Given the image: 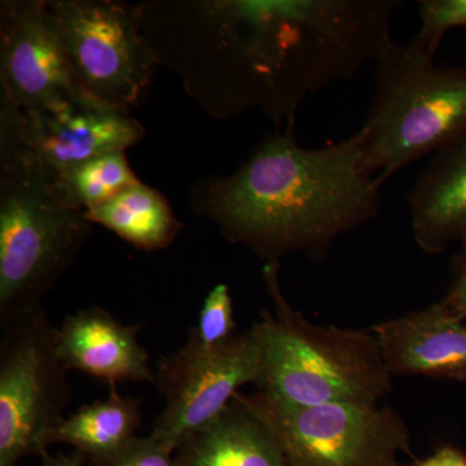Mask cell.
<instances>
[{
  "mask_svg": "<svg viewBox=\"0 0 466 466\" xmlns=\"http://www.w3.org/2000/svg\"><path fill=\"white\" fill-rule=\"evenodd\" d=\"M376 66L363 127L364 170L380 184L466 137V66H438L413 35L392 42Z\"/></svg>",
  "mask_w": 466,
  "mask_h": 466,
  "instance_id": "obj_4",
  "label": "cell"
},
{
  "mask_svg": "<svg viewBox=\"0 0 466 466\" xmlns=\"http://www.w3.org/2000/svg\"><path fill=\"white\" fill-rule=\"evenodd\" d=\"M0 188V324L39 308L88 233L56 179L39 168L3 167Z\"/></svg>",
  "mask_w": 466,
  "mask_h": 466,
  "instance_id": "obj_5",
  "label": "cell"
},
{
  "mask_svg": "<svg viewBox=\"0 0 466 466\" xmlns=\"http://www.w3.org/2000/svg\"><path fill=\"white\" fill-rule=\"evenodd\" d=\"M42 466H84L82 465L81 460L78 458H66V456H56V458H51V456H46L43 459Z\"/></svg>",
  "mask_w": 466,
  "mask_h": 466,
  "instance_id": "obj_24",
  "label": "cell"
},
{
  "mask_svg": "<svg viewBox=\"0 0 466 466\" xmlns=\"http://www.w3.org/2000/svg\"><path fill=\"white\" fill-rule=\"evenodd\" d=\"M139 325H125L99 308L69 315L57 329L60 357L67 370L106 380L155 381L149 358L137 339Z\"/></svg>",
  "mask_w": 466,
  "mask_h": 466,
  "instance_id": "obj_13",
  "label": "cell"
},
{
  "mask_svg": "<svg viewBox=\"0 0 466 466\" xmlns=\"http://www.w3.org/2000/svg\"><path fill=\"white\" fill-rule=\"evenodd\" d=\"M174 451L149 437H137L125 449L96 466H177Z\"/></svg>",
  "mask_w": 466,
  "mask_h": 466,
  "instance_id": "obj_21",
  "label": "cell"
},
{
  "mask_svg": "<svg viewBox=\"0 0 466 466\" xmlns=\"http://www.w3.org/2000/svg\"><path fill=\"white\" fill-rule=\"evenodd\" d=\"M0 342V466L48 456L52 431L69 403L67 368L57 328L39 308L2 325Z\"/></svg>",
  "mask_w": 466,
  "mask_h": 466,
  "instance_id": "obj_6",
  "label": "cell"
},
{
  "mask_svg": "<svg viewBox=\"0 0 466 466\" xmlns=\"http://www.w3.org/2000/svg\"><path fill=\"white\" fill-rule=\"evenodd\" d=\"M413 238L420 249L443 253L466 238V137L434 155L407 193Z\"/></svg>",
  "mask_w": 466,
  "mask_h": 466,
  "instance_id": "obj_14",
  "label": "cell"
},
{
  "mask_svg": "<svg viewBox=\"0 0 466 466\" xmlns=\"http://www.w3.org/2000/svg\"><path fill=\"white\" fill-rule=\"evenodd\" d=\"M400 0H283L216 5L238 106L294 122L309 95L349 81L391 45Z\"/></svg>",
  "mask_w": 466,
  "mask_h": 466,
  "instance_id": "obj_2",
  "label": "cell"
},
{
  "mask_svg": "<svg viewBox=\"0 0 466 466\" xmlns=\"http://www.w3.org/2000/svg\"><path fill=\"white\" fill-rule=\"evenodd\" d=\"M88 223H99L144 250L167 248L180 231L167 200L142 183L84 211Z\"/></svg>",
  "mask_w": 466,
  "mask_h": 466,
  "instance_id": "obj_17",
  "label": "cell"
},
{
  "mask_svg": "<svg viewBox=\"0 0 466 466\" xmlns=\"http://www.w3.org/2000/svg\"><path fill=\"white\" fill-rule=\"evenodd\" d=\"M177 466H288L268 425L238 392L207 426L175 451Z\"/></svg>",
  "mask_w": 466,
  "mask_h": 466,
  "instance_id": "obj_15",
  "label": "cell"
},
{
  "mask_svg": "<svg viewBox=\"0 0 466 466\" xmlns=\"http://www.w3.org/2000/svg\"><path fill=\"white\" fill-rule=\"evenodd\" d=\"M3 167L25 165L50 177L106 153L125 152L143 128L126 110L86 94L21 110L2 100Z\"/></svg>",
  "mask_w": 466,
  "mask_h": 466,
  "instance_id": "obj_9",
  "label": "cell"
},
{
  "mask_svg": "<svg viewBox=\"0 0 466 466\" xmlns=\"http://www.w3.org/2000/svg\"><path fill=\"white\" fill-rule=\"evenodd\" d=\"M392 375L466 381V324L435 302L370 328Z\"/></svg>",
  "mask_w": 466,
  "mask_h": 466,
  "instance_id": "obj_12",
  "label": "cell"
},
{
  "mask_svg": "<svg viewBox=\"0 0 466 466\" xmlns=\"http://www.w3.org/2000/svg\"><path fill=\"white\" fill-rule=\"evenodd\" d=\"M363 133L319 149L293 127L265 140L244 167L213 184L211 216L229 240L266 262L302 253L321 260L339 236L375 219L381 184L364 170Z\"/></svg>",
  "mask_w": 466,
  "mask_h": 466,
  "instance_id": "obj_1",
  "label": "cell"
},
{
  "mask_svg": "<svg viewBox=\"0 0 466 466\" xmlns=\"http://www.w3.org/2000/svg\"><path fill=\"white\" fill-rule=\"evenodd\" d=\"M231 294L226 284H218L205 299L198 323L191 332L205 346L222 345L235 334Z\"/></svg>",
  "mask_w": 466,
  "mask_h": 466,
  "instance_id": "obj_20",
  "label": "cell"
},
{
  "mask_svg": "<svg viewBox=\"0 0 466 466\" xmlns=\"http://www.w3.org/2000/svg\"><path fill=\"white\" fill-rule=\"evenodd\" d=\"M452 281L446 296L440 300L441 309L449 317L458 321L466 320V238L461 241V248L452 263Z\"/></svg>",
  "mask_w": 466,
  "mask_h": 466,
  "instance_id": "obj_22",
  "label": "cell"
},
{
  "mask_svg": "<svg viewBox=\"0 0 466 466\" xmlns=\"http://www.w3.org/2000/svg\"><path fill=\"white\" fill-rule=\"evenodd\" d=\"M48 5L79 90L128 112L149 85L156 63L134 9L92 0Z\"/></svg>",
  "mask_w": 466,
  "mask_h": 466,
  "instance_id": "obj_8",
  "label": "cell"
},
{
  "mask_svg": "<svg viewBox=\"0 0 466 466\" xmlns=\"http://www.w3.org/2000/svg\"><path fill=\"white\" fill-rule=\"evenodd\" d=\"M56 183L73 207L86 211L140 182L128 167L125 153L113 152L69 168L56 177Z\"/></svg>",
  "mask_w": 466,
  "mask_h": 466,
  "instance_id": "obj_18",
  "label": "cell"
},
{
  "mask_svg": "<svg viewBox=\"0 0 466 466\" xmlns=\"http://www.w3.org/2000/svg\"><path fill=\"white\" fill-rule=\"evenodd\" d=\"M417 466H466V455L452 446H443L428 459L417 462Z\"/></svg>",
  "mask_w": 466,
  "mask_h": 466,
  "instance_id": "obj_23",
  "label": "cell"
},
{
  "mask_svg": "<svg viewBox=\"0 0 466 466\" xmlns=\"http://www.w3.org/2000/svg\"><path fill=\"white\" fill-rule=\"evenodd\" d=\"M419 16L421 25L415 36L435 55L451 30L466 26V0H421Z\"/></svg>",
  "mask_w": 466,
  "mask_h": 466,
  "instance_id": "obj_19",
  "label": "cell"
},
{
  "mask_svg": "<svg viewBox=\"0 0 466 466\" xmlns=\"http://www.w3.org/2000/svg\"><path fill=\"white\" fill-rule=\"evenodd\" d=\"M262 372L253 333L233 336L218 346H205L189 332L186 345L162 359L159 390L165 407L152 437L175 451L207 426L248 383H258Z\"/></svg>",
  "mask_w": 466,
  "mask_h": 466,
  "instance_id": "obj_10",
  "label": "cell"
},
{
  "mask_svg": "<svg viewBox=\"0 0 466 466\" xmlns=\"http://www.w3.org/2000/svg\"><path fill=\"white\" fill-rule=\"evenodd\" d=\"M263 279L274 309L250 329L262 364L260 391L289 406H376L391 390L375 334L309 321L285 299L276 260L266 262Z\"/></svg>",
  "mask_w": 466,
  "mask_h": 466,
  "instance_id": "obj_3",
  "label": "cell"
},
{
  "mask_svg": "<svg viewBox=\"0 0 466 466\" xmlns=\"http://www.w3.org/2000/svg\"><path fill=\"white\" fill-rule=\"evenodd\" d=\"M244 400L275 434L288 466H400L410 451L408 426L391 408L289 406L262 391Z\"/></svg>",
  "mask_w": 466,
  "mask_h": 466,
  "instance_id": "obj_7",
  "label": "cell"
},
{
  "mask_svg": "<svg viewBox=\"0 0 466 466\" xmlns=\"http://www.w3.org/2000/svg\"><path fill=\"white\" fill-rule=\"evenodd\" d=\"M3 100L21 110L51 106L79 90L50 5L27 3L2 33Z\"/></svg>",
  "mask_w": 466,
  "mask_h": 466,
  "instance_id": "obj_11",
  "label": "cell"
},
{
  "mask_svg": "<svg viewBox=\"0 0 466 466\" xmlns=\"http://www.w3.org/2000/svg\"><path fill=\"white\" fill-rule=\"evenodd\" d=\"M140 422L142 400L118 394L113 385L106 400L87 404L67 419L64 417L52 431L50 446L70 444L96 465L135 440Z\"/></svg>",
  "mask_w": 466,
  "mask_h": 466,
  "instance_id": "obj_16",
  "label": "cell"
}]
</instances>
